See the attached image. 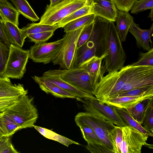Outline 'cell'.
<instances>
[{
    "instance_id": "cell-1",
    "label": "cell",
    "mask_w": 153,
    "mask_h": 153,
    "mask_svg": "<svg viewBox=\"0 0 153 153\" xmlns=\"http://www.w3.org/2000/svg\"><path fill=\"white\" fill-rule=\"evenodd\" d=\"M108 55L104 58L102 74L119 71L124 66L126 53L122 44L114 22L110 21L107 33Z\"/></svg>"
},
{
    "instance_id": "cell-2",
    "label": "cell",
    "mask_w": 153,
    "mask_h": 153,
    "mask_svg": "<svg viewBox=\"0 0 153 153\" xmlns=\"http://www.w3.org/2000/svg\"><path fill=\"white\" fill-rule=\"evenodd\" d=\"M3 112L22 129L33 127L39 117L33 98L27 94L20 97Z\"/></svg>"
},
{
    "instance_id": "cell-3",
    "label": "cell",
    "mask_w": 153,
    "mask_h": 153,
    "mask_svg": "<svg viewBox=\"0 0 153 153\" xmlns=\"http://www.w3.org/2000/svg\"><path fill=\"white\" fill-rule=\"evenodd\" d=\"M126 81L124 66L120 71L109 73L103 76L96 86L94 96L101 102L117 96Z\"/></svg>"
},
{
    "instance_id": "cell-4",
    "label": "cell",
    "mask_w": 153,
    "mask_h": 153,
    "mask_svg": "<svg viewBox=\"0 0 153 153\" xmlns=\"http://www.w3.org/2000/svg\"><path fill=\"white\" fill-rule=\"evenodd\" d=\"M88 0H65L53 6L47 5L39 23L50 25L57 24L62 19L86 5Z\"/></svg>"
},
{
    "instance_id": "cell-5",
    "label": "cell",
    "mask_w": 153,
    "mask_h": 153,
    "mask_svg": "<svg viewBox=\"0 0 153 153\" xmlns=\"http://www.w3.org/2000/svg\"><path fill=\"white\" fill-rule=\"evenodd\" d=\"M126 81L118 94L132 90L153 86V67L125 66Z\"/></svg>"
},
{
    "instance_id": "cell-6",
    "label": "cell",
    "mask_w": 153,
    "mask_h": 153,
    "mask_svg": "<svg viewBox=\"0 0 153 153\" xmlns=\"http://www.w3.org/2000/svg\"><path fill=\"white\" fill-rule=\"evenodd\" d=\"M9 48L6 64L0 74L9 78L21 79L26 71V66L29 58V50H24L12 44Z\"/></svg>"
},
{
    "instance_id": "cell-7",
    "label": "cell",
    "mask_w": 153,
    "mask_h": 153,
    "mask_svg": "<svg viewBox=\"0 0 153 153\" xmlns=\"http://www.w3.org/2000/svg\"><path fill=\"white\" fill-rule=\"evenodd\" d=\"M74 120L78 126L85 124L91 128L101 140L103 144L113 153V147L109 140L108 133L116 126L110 122L85 111L78 113L75 116Z\"/></svg>"
},
{
    "instance_id": "cell-8",
    "label": "cell",
    "mask_w": 153,
    "mask_h": 153,
    "mask_svg": "<svg viewBox=\"0 0 153 153\" xmlns=\"http://www.w3.org/2000/svg\"><path fill=\"white\" fill-rule=\"evenodd\" d=\"M43 74L57 76L77 89L94 96V88L90 76L87 72L81 68L50 70Z\"/></svg>"
},
{
    "instance_id": "cell-9",
    "label": "cell",
    "mask_w": 153,
    "mask_h": 153,
    "mask_svg": "<svg viewBox=\"0 0 153 153\" xmlns=\"http://www.w3.org/2000/svg\"><path fill=\"white\" fill-rule=\"evenodd\" d=\"M75 99L81 102L83 108L85 112L110 122L117 126L122 127L127 126L114 106L100 102L97 99L79 97Z\"/></svg>"
},
{
    "instance_id": "cell-10",
    "label": "cell",
    "mask_w": 153,
    "mask_h": 153,
    "mask_svg": "<svg viewBox=\"0 0 153 153\" xmlns=\"http://www.w3.org/2000/svg\"><path fill=\"white\" fill-rule=\"evenodd\" d=\"M84 27L66 33V37L65 42L52 61L54 65H59L63 69H70L75 55L78 38Z\"/></svg>"
},
{
    "instance_id": "cell-11",
    "label": "cell",
    "mask_w": 153,
    "mask_h": 153,
    "mask_svg": "<svg viewBox=\"0 0 153 153\" xmlns=\"http://www.w3.org/2000/svg\"><path fill=\"white\" fill-rule=\"evenodd\" d=\"M66 37L65 34L62 38L53 42L35 43L29 50V58L36 63L50 62L60 50Z\"/></svg>"
},
{
    "instance_id": "cell-12",
    "label": "cell",
    "mask_w": 153,
    "mask_h": 153,
    "mask_svg": "<svg viewBox=\"0 0 153 153\" xmlns=\"http://www.w3.org/2000/svg\"><path fill=\"white\" fill-rule=\"evenodd\" d=\"M122 140L121 153H141L143 146H145L149 137L132 126L121 127Z\"/></svg>"
},
{
    "instance_id": "cell-13",
    "label": "cell",
    "mask_w": 153,
    "mask_h": 153,
    "mask_svg": "<svg viewBox=\"0 0 153 153\" xmlns=\"http://www.w3.org/2000/svg\"><path fill=\"white\" fill-rule=\"evenodd\" d=\"M92 11L96 16L114 22L118 10L113 0H91Z\"/></svg>"
},
{
    "instance_id": "cell-14",
    "label": "cell",
    "mask_w": 153,
    "mask_h": 153,
    "mask_svg": "<svg viewBox=\"0 0 153 153\" xmlns=\"http://www.w3.org/2000/svg\"><path fill=\"white\" fill-rule=\"evenodd\" d=\"M97 49L94 42L90 36L89 40L80 47L76 48L70 69L78 68L86 61L96 56Z\"/></svg>"
},
{
    "instance_id": "cell-15",
    "label": "cell",
    "mask_w": 153,
    "mask_h": 153,
    "mask_svg": "<svg viewBox=\"0 0 153 153\" xmlns=\"http://www.w3.org/2000/svg\"><path fill=\"white\" fill-rule=\"evenodd\" d=\"M27 93L23 84H13L10 78L0 74V99L20 97Z\"/></svg>"
},
{
    "instance_id": "cell-16",
    "label": "cell",
    "mask_w": 153,
    "mask_h": 153,
    "mask_svg": "<svg viewBox=\"0 0 153 153\" xmlns=\"http://www.w3.org/2000/svg\"><path fill=\"white\" fill-rule=\"evenodd\" d=\"M107 55V53L100 57L94 56L79 68L84 70L89 74L94 90L96 86L103 76L101 70L102 62Z\"/></svg>"
},
{
    "instance_id": "cell-17",
    "label": "cell",
    "mask_w": 153,
    "mask_h": 153,
    "mask_svg": "<svg viewBox=\"0 0 153 153\" xmlns=\"http://www.w3.org/2000/svg\"><path fill=\"white\" fill-rule=\"evenodd\" d=\"M128 31L134 37L137 47L142 48L143 50L148 51L151 48L149 43H152L151 37L153 32V24L150 28L148 29H142L138 25L134 22L132 23Z\"/></svg>"
},
{
    "instance_id": "cell-18",
    "label": "cell",
    "mask_w": 153,
    "mask_h": 153,
    "mask_svg": "<svg viewBox=\"0 0 153 153\" xmlns=\"http://www.w3.org/2000/svg\"><path fill=\"white\" fill-rule=\"evenodd\" d=\"M153 93L140 96L117 95L107 100L104 103L127 110L140 102L153 98Z\"/></svg>"
},
{
    "instance_id": "cell-19",
    "label": "cell",
    "mask_w": 153,
    "mask_h": 153,
    "mask_svg": "<svg viewBox=\"0 0 153 153\" xmlns=\"http://www.w3.org/2000/svg\"><path fill=\"white\" fill-rule=\"evenodd\" d=\"M37 83L40 88L47 94H50L55 97L62 98H76L70 93L61 88L56 85L45 79L42 76H34L32 77Z\"/></svg>"
},
{
    "instance_id": "cell-20",
    "label": "cell",
    "mask_w": 153,
    "mask_h": 153,
    "mask_svg": "<svg viewBox=\"0 0 153 153\" xmlns=\"http://www.w3.org/2000/svg\"><path fill=\"white\" fill-rule=\"evenodd\" d=\"M115 22L120 41L122 42H125L126 40L129 29L134 22V18L128 12L119 10Z\"/></svg>"
},
{
    "instance_id": "cell-21",
    "label": "cell",
    "mask_w": 153,
    "mask_h": 153,
    "mask_svg": "<svg viewBox=\"0 0 153 153\" xmlns=\"http://www.w3.org/2000/svg\"><path fill=\"white\" fill-rule=\"evenodd\" d=\"M42 76L47 81L55 84L61 88L70 93L76 97L80 98H89L97 99L94 95L84 92L77 89L62 80L57 76L53 75L43 74Z\"/></svg>"
},
{
    "instance_id": "cell-22",
    "label": "cell",
    "mask_w": 153,
    "mask_h": 153,
    "mask_svg": "<svg viewBox=\"0 0 153 153\" xmlns=\"http://www.w3.org/2000/svg\"><path fill=\"white\" fill-rule=\"evenodd\" d=\"M3 22L5 30L11 44L22 48L27 36L18 26L10 22Z\"/></svg>"
},
{
    "instance_id": "cell-23",
    "label": "cell",
    "mask_w": 153,
    "mask_h": 153,
    "mask_svg": "<svg viewBox=\"0 0 153 153\" xmlns=\"http://www.w3.org/2000/svg\"><path fill=\"white\" fill-rule=\"evenodd\" d=\"M20 14L8 1L0 2V17L3 21L10 22L18 26Z\"/></svg>"
},
{
    "instance_id": "cell-24",
    "label": "cell",
    "mask_w": 153,
    "mask_h": 153,
    "mask_svg": "<svg viewBox=\"0 0 153 153\" xmlns=\"http://www.w3.org/2000/svg\"><path fill=\"white\" fill-rule=\"evenodd\" d=\"M21 129V128L4 112H0V138L11 137Z\"/></svg>"
},
{
    "instance_id": "cell-25",
    "label": "cell",
    "mask_w": 153,
    "mask_h": 153,
    "mask_svg": "<svg viewBox=\"0 0 153 153\" xmlns=\"http://www.w3.org/2000/svg\"><path fill=\"white\" fill-rule=\"evenodd\" d=\"M153 98L145 100L127 110L132 117L141 125L143 122L147 110L153 102Z\"/></svg>"
},
{
    "instance_id": "cell-26",
    "label": "cell",
    "mask_w": 153,
    "mask_h": 153,
    "mask_svg": "<svg viewBox=\"0 0 153 153\" xmlns=\"http://www.w3.org/2000/svg\"><path fill=\"white\" fill-rule=\"evenodd\" d=\"M114 107L119 115L127 126L132 127L148 137L153 136V133L145 129L132 117L126 110Z\"/></svg>"
},
{
    "instance_id": "cell-27",
    "label": "cell",
    "mask_w": 153,
    "mask_h": 153,
    "mask_svg": "<svg viewBox=\"0 0 153 153\" xmlns=\"http://www.w3.org/2000/svg\"><path fill=\"white\" fill-rule=\"evenodd\" d=\"M20 14L32 22H36L39 18L26 0H10Z\"/></svg>"
},
{
    "instance_id": "cell-28",
    "label": "cell",
    "mask_w": 153,
    "mask_h": 153,
    "mask_svg": "<svg viewBox=\"0 0 153 153\" xmlns=\"http://www.w3.org/2000/svg\"><path fill=\"white\" fill-rule=\"evenodd\" d=\"M33 127L41 134L47 138L58 142L67 147L72 144L80 145L77 142L57 134L48 129L35 125Z\"/></svg>"
},
{
    "instance_id": "cell-29",
    "label": "cell",
    "mask_w": 153,
    "mask_h": 153,
    "mask_svg": "<svg viewBox=\"0 0 153 153\" xmlns=\"http://www.w3.org/2000/svg\"><path fill=\"white\" fill-rule=\"evenodd\" d=\"M96 16L94 14H90L70 22L62 27L64 32L68 33L89 25L94 21Z\"/></svg>"
},
{
    "instance_id": "cell-30",
    "label": "cell",
    "mask_w": 153,
    "mask_h": 153,
    "mask_svg": "<svg viewBox=\"0 0 153 153\" xmlns=\"http://www.w3.org/2000/svg\"><path fill=\"white\" fill-rule=\"evenodd\" d=\"M59 28L57 24L50 25L33 22L28 24L21 29L23 33L27 37L28 35L30 34L48 31H54Z\"/></svg>"
},
{
    "instance_id": "cell-31",
    "label": "cell",
    "mask_w": 153,
    "mask_h": 153,
    "mask_svg": "<svg viewBox=\"0 0 153 153\" xmlns=\"http://www.w3.org/2000/svg\"><path fill=\"white\" fill-rule=\"evenodd\" d=\"M92 14H93L92 11V4H88L63 19L57 24L59 28H62L70 22L84 16Z\"/></svg>"
},
{
    "instance_id": "cell-32",
    "label": "cell",
    "mask_w": 153,
    "mask_h": 153,
    "mask_svg": "<svg viewBox=\"0 0 153 153\" xmlns=\"http://www.w3.org/2000/svg\"><path fill=\"white\" fill-rule=\"evenodd\" d=\"M108 136L113 147V153H121L122 140L121 127L116 126L108 132Z\"/></svg>"
},
{
    "instance_id": "cell-33",
    "label": "cell",
    "mask_w": 153,
    "mask_h": 153,
    "mask_svg": "<svg viewBox=\"0 0 153 153\" xmlns=\"http://www.w3.org/2000/svg\"><path fill=\"white\" fill-rule=\"evenodd\" d=\"M78 126L80 128L84 139L87 143L103 144L101 140L91 128L85 124H82Z\"/></svg>"
},
{
    "instance_id": "cell-34",
    "label": "cell",
    "mask_w": 153,
    "mask_h": 153,
    "mask_svg": "<svg viewBox=\"0 0 153 153\" xmlns=\"http://www.w3.org/2000/svg\"><path fill=\"white\" fill-rule=\"evenodd\" d=\"M137 62L130 64L132 66H147L153 67V48L146 53L140 52Z\"/></svg>"
},
{
    "instance_id": "cell-35",
    "label": "cell",
    "mask_w": 153,
    "mask_h": 153,
    "mask_svg": "<svg viewBox=\"0 0 153 153\" xmlns=\"http://www.w3.org/2000/svg\"><path fill=\"white\" fill-rule=\"evenodd\" d=\"M153 9V0H137L131 9V13L137 14L142 11Z\"/></svg>"
},
{
    "instance_id": "cell-36",
    "label": "cell",
    "mask_w": 153,
    "mask_h": 153,
    "mask_svg": "<svg viewBox=\"0 0 153 153\" xmlns=\"http://www.w3.org/2000/svg\"><path fill=\"white\" fill-rule=\"evenodd\" d=\"M94 21L91 24L85 26L83 28L78 38L76 48L83 45L89 40L93 30Z\"/></svg>"
},
{
    "instance_id": "cell-37",
    "label": "cell",
    "mask_w": 153,
    "mask_h": 153,
    "mask_svg": "<svg viewBox=\"0 0 153 153\" xmlns=\"http://www.w3.org/2000/svg\"><path fill=\"white\" fill-rule=\"evenodd\" d=\"M54 31H48L28 35L27 37L35 43L45 42L53 35Z\"/></svg>"
},
{
    "instance_id": "cell-38",
    "label": "cell",
    "mask_w": 153,
    "mask_h": 153,
    "mask_svg": "<svg viewBox=\"0 0 153 153\" xmlns=\"http://www.w3.org/2000/svg\"><path fill=\"white\" fill-rule=\"evenodd\" d=\"M141 125L146 130L153 133V102L147 109Z\"/></svg>"
},
{
    "instance_id": "cell-39",
    "label": "cell",
    "mask_w": 153,
    "mask_h": 153,
    "mask_svg": "<svg viewBox=\"0 0 153 153\" xmlns=\"http://www.w3.org/2000/svg\"><path fill=\"white\" fill-rule=\"evenodd\" d=\"M10 51L9 47L0 39V74L4 70Z\"/></svg>"
},
{
    "instance_id": "cell-40",
    "label": "cell",
    "mask_w": 153,
    "mask_h": 153,
    "mask_svg": "<svg viewBox=\"0 0 153 153\" xmlns=\"http://www.w3.org/2000/svg\"><path fill=\"white\" fill-rule=\"evenodd\" d=\"M153 93V86L132 90L119 94L117 95L140 96Z\"/></svg>"
},
{
    "instance_id": "cell-41",
    "label": "cell",
    "mask_w": 153,
    "mask_h": 153,
    "mask_svg": "<svg viewBox=\"0 0 153 153\" xmlns=\"http://www.w3.org/2000/svg\"><path fill=\"white\" fill-rule=\"evenodd\" d=\"M85 147L92 153H112L108 148L102 144L87 143Z\"/></svg>"
},
{
    "instance_id": "cell-42",
    "label": "cell",
    "mask_w": 153,
    "mask_h": 153,
    "mask_svg": "<svg viewBox=\"0 0 153 153\" xmlns=\"http://www.w3.org/2000/svg\"><path fill=\"white\" fill-rule=\"evenodd\" d=\"M117 9L126 12L131 10L137 0H113Z\"/></svg>"
},
{
    "instance_id": "cell-43",
    "label": "cell",
    "mask_w": 153,
    "mask_h": 153,
    "mask_svg": "<svg viewBox=\"0 0 153 153\" xmlns=\"http://www.w3.org/2000/svg\"><path fill=\"white\" fill-rule=\"evenodd\" d=\"M20 97L0 99V112L3 111L5 109L14 103Z\"/></svg>"
},
{
    "instance_id": "cell-44",
    "label": "cell",
    "mask_w": 153,
    "mask_h": 153,
    "mask_svg": "<svg viewBox=\"0 0 153 153\" xmlns=\"http://www.w3.org/2000/svg\"><path fill=\"white\" fill-rule=\"evenodd\" d=\"M0 38L9 47L12 44L5 32L3 21L0 17Z\"/></svg>"
},
{
    "instance_id": "cell-45",
    "label": "cell",
    "mask_w": 153,
    "mask_h": 153,
    "mask_svg": "<svg viewBox=\"0 0 153 153\" xmlns=\"http://www.w3.org/2000/svg\"><path fill=\"white\" fill-rule=\"evenodd\" d=\"M0 153H19L14 147L11 141L5 147Z\"/></svg>"
},
{
    "instance_id": "cell-46",
    "label": "cell",
    "mask_w": 153,
    "mask_h": 153,
    "mask_svg": "<svg viewBox=\"0 0 153 153\" xmlns=\"http://www.w3.org/2000/svg\"><path fill=\"white\" fill-rule=\"evenodd\" d=\"M10 137H3L0 138V153L5 147L11 141Z\"/></svg>"
},
{
    "instance_id": "cell-47",
    "label": "cell",
    "mask_w": 153,
    "mask_h": 153,
    "mask_svg": "<svg viewBox=\"0 0 153 153\" xmlns=\"http://www.w3.org/2000/svg\"><path fill=\"white\" fill-rule=\"evenodd\" d=\"M50 3L49 5L50 6H54L59 4L65 0H50Z\"/></svg>"
},
{
    "instance_id": "cell-48",
    "label": "cell",
    "mask_w": 153,
    "mask_h": 153,
    "mask_svg": "<svg viewBox=\"0 0 153 153\" xmlns=\"http://www.w3.org/2000/svg\"><path fill=\"white\" fill-rule=\"evenodd\" d=\"M151 11L149 13L148 17L151 18V19L152 21L153 20V9H151Z\"/></svg>"
},
{
    "instance_id": "cell-49",
    "label": "cell",
    "mask_w": 153,
    "mask_h": 153,
    "mask_svg": "<svg viewBox=\"0 0 153 153\" xmlns=\"http://www.w3.org/2000/svg\"><path fill=\"white\" fill-rule=\"evenodd\" d=\"M8 0H0V2L7 1Z\"/></svg>"
},
{
    "instance_id": "cell-50",
    "label": "cell",
    "mask_w": 153,
    "mask_h": 153,
    "mask_svg": "<svg viewBox=\"0 0 153 153\" xmlns=\"http://www.w3.org/2000/svg\"><path fill=\"white\" fill-rule=\"evenodd\" d=\"M89 0V3L90 4V3H91V0Z\"/></svg>"
}]
</instances>
